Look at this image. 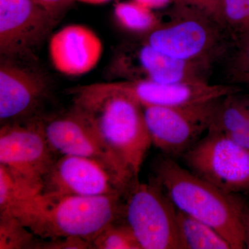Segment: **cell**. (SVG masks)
<instances>
[{
	"mask_svg": "<svg viewBox=\"0 0 249 249\" xmlns=\"http://www.w3.org/2000/svg\"><path fill=\"white\" fill-rule=\"evenodd\" d=\"M123 194L100 196H45L24 199L11 211L42 240L77 237L88 241L120 219Z\"/></svg>",
	"mask_w": 249,
	"mask_h": 249,
	"instance_id": "cell-1",
	"label": "cell"
},
{
	"mask_svg": "<svg viewBox=\"0 0 249 249\" xmlns=\"http://www.w3.org/2000/svg\"><path fill=\"white\" fill-rule=\"evenodd\" d=\"M154 170L177 209L213 228L231 249H246L243 212L247 201L242 195L222 191L167 156L157 160Z\"/></svg>",
	"mask_w": 249,
	"mask_h": 249,
	"instance_id": "cell-2",
	"label": "cell"
},
{
	"mask_svg": "<svg viewBox=\"0 0 249 249\" xmlns=\"http://www.w3.org/2000/svg\"><path fill=\"white\" fill-rule=\"evenodd\" d=\"M144 41L173 58L213 66L231 52L235 39L209 15L174 2L168 19L161 20Z\"/></svg>",
	"mask_w": 249,
	"mask_h": 249,
	"instance_id": "cell-3",
	"label": "cell"
},
{
	"mask_svg": "<svg viewBox=\"0 0 249 249\" xmlns=\"http://www.w3.org/2000/svg\"><path fill=\"white\" fill-rule=\"evenodd\" d=\"M73 107L86 114L105 143L138 178L152 145L143 107L121 94L73 100Z\"/></svg>",
	"mask_w": 249,
	"mask_h": 249,
	"instance_id": "cell-4",
	"label": "cell"
},
{
	"mask_svg": "<svg viewBox=\"0 0 249 249\" xmlns=\"http://www.w3.org/2000/svg\"><path fill=\"white\" fill-rule=\"evenodd\" d=\"M120 219L142 249H182L176 207L155 177L148 183L134 178L126 188Z\"/></svg>",
	"mask_w": 249,
	"mask_h": 249,
	"instance_id": "cell-5",
	"label": "cell"
},
{
	"mask_svg": "<svg viewBox=\"0 0 249 249\" xmlns=\"http://www.w3.org/2000/svg\"><path fill=\"white\" fill-rule=\"evenodd\" d=\"M57 154L46 137L42 118L1 125L0 165L34 194L40 193Z\"/></svg>",
	"mask_w": 249,
	"mask_h": 249,
	"instance_id": "cell-6",
	"label": "cell"
},
{
	"mask_svg": "<svg viewBox=\"0 0 249 249\" xmlns=\"http://www.w3.org/2000/svg\"><path fill=\"white\" fill-rule=\"evenodd\" d=\"M240 90L235 85H213L208 81L159 83L124 80L76 87L74 93L81 99L121 94L132 98L142 107H178L219 99Z\"/></svg>",
	"mask_w": 249,
	"mask_h": 249,
	"instance_id": "cell-7",
	"label": "cell"
},
{
	"mask_svg": "<svg viewBox=\"0 0 249 249\" xmlns=\"http://www.w3.org/2000/svg\"><path fill=\"white\" fill-rule=\"evenodd\" d=\"M182 158L190 171L222 191L249 194V151L222 132L209 129Z\"/></svg>",
	"mask_w": 249,
	"mask_h": 249,
	"instance_id": "cell-8",
	"label": "cell"
},
{
	"mask_svg": "<svg viewBox=\"0 0 249 249\" xmlns=\"http://www.w3.org/2000/svg\"><path fill=\"white\" fill-rule=\"evenodd\" d=\"M222 98L178 107H142L152 145L170 158L182 157L211 128Z\"/></svg>",
	"mask_w": 249,
	"mask_h": 249,
	"instance_id": "cell-9",
	"label": "cell"
},
{
	"mask_svg": "<svg viewBox=\"0 0 249 249\" xmlns=\"http://www.w3.org/2000/svg\"><path fill=\"white\" fill-rule=\"evenodd\" d=\"M43 127L49 144L57 153L96 160L126 184L137 178L105 143L86 114L77 108L63 115L43 119Z\"/></svg>",
	"mask_w": 249,
	"mask_h": 249,
	"instance_id": "cell-10",
	"label": "cell"
},
{
	"mask_svg": "<svg viewBox=\"0 0 249 249\" xmlns=\"http://www.w3.org/2000/svg\"><path fill=\"white\" fill-rule=\"evenodd\" d=\"M212 66L173 58L156 50L145 41L121 46L109 70L124 80H149L159 83L208 81Z\"/></svg>",
	"mask_w": 249,
	"mask_h": 249,
	"instance_id": "cell-11",
	"label": "cell"
},
{
	"mask_svg": "<svg viewBox=\"0 0 249 249\" xmlns=\"http://www.w3.org/2000/svg\"><path fill=\"white\" fill-rule=\"evenodd\" d=\"M129 184L96 160L62 155L46 174L39 194L86 196L120 195Z\"/></svg>",
	"mask_w": 249,
	"mask_h": 249,
	"instance_id": "cell-12",
	"label": "cell"
},
{
	"mask_svg": "<svg viewBox=\"0 0 249 249\" xmlns=\"http://www.w3.org/2000/svg\"><path fill=\"white\" fill-rule=\"evenodd\" d=\"M58 19L34 0H0V52L14 58L30 53Z\"/></svg>",
	"mask_w": 249,
	"mask_h": 249,
	"instance_id": "cell-13",
	"label": "cell"
},
{
	"mask_svg": "<svg viewBox=\"0 0 249 249\" xmlns=\"http://www.w3.org/2000/svg\"><path fill=\"white\" fill-rule=\"evenodd\" d=\"M49 91L47 80L41 73L1 56L0 65L1 124L36 117L35 113Z\"/></svg>",
	"mask_w": 249,
	"mask_h": 249,
	"instance_id": "cell-14",
	"label": "cell"
},
{
	"mask_svg": "<svg viewBox=\"0 0 249 249\" xmlns=\"http://www.w3.org/2000/svg\"><path fill=\"white\" fill-rule=\"evenodd\" d=\"M49 49L54 67L68 76L91 71L103 53L101 39L89 28L79 24L67 26L54 34Z\"/></svg>",
	"mask_w": 249,
	"mask_h": 249,
	"instance_id": "cell-15",
	"label": "cell"
},
{
	"mask_svg": "<svg viewBox=\"0 0 249 249\" xmlns=\"http://www.w3.org/2000/svg\"><path fill=\"white\" fill-rule=\"evenodd\" d=\"M239 92L231 93L222 98L213 124L210 129L222 132L236 144L249 151L247 95H240Z\"/></svg>",
	"mask_w": 249,
	"mask_h": 249,
	"instance_id": "cell-16",
	"label": "cell"
},
{
	"mask_svg": "<svg viewBox=\"0 0 249 249\" xmlns=\"http://www.w3.org/2000/svg\"><path fill=\"white\" fill-rule=\"evenodd\" d=\"M177 222L182 249H231L213 228L178 209Z\"/></svg>",
	"mask_w": 249,
	"mask_h": 249,
	"instance_id": "cell-17",
	"label": "cell"
},
{
	"mask_svg": "<svg viewBox=\"0 0 249 249\" xmlns=\"http://www.w3.org/2000/svg\"><path fill=\"white\" fill-rule=\"evenodd\" d=\"M114 14L120 27L139 35H148L161 22V19L152 10L147 9L134 0L116 3Z\"/></svg>",
	"mask_w": 249,
	"mask_h": 249,
	"instance_id": "cell-18",
	"label": "cell"
},
{
	"mask_svg": "<svg viewBox=\"0 0 249 249\" xmlns=\"http://www.w3.org/2000/svg\"><path fill=\"white\" fill-rule=\"evenodd\" d=\"M40 237L9 213H0V249H36Z\"/></svg>",
	"mask_w": 249,
	"mask_h": 249,
	"instance_id": "cell-19",
	"label": "cell"
},
{
	"mask_svg": "<svg viewBox=\"0 0 249 249\" xmlns=\"http://www.w3.org/2000/svg\"><path fill=\"white\" fill-rule=\"evenodd\" d=\"M91 245V249H142L128 226L121 219L104 228Z\"/></svg>",
	"mask_w": 249,
	"mask_h": 249,
	"instance_id": "cell-20",
	"label": "cell"
},
{
	"mask_svg": "<svg viewBox=\"0 0 249 249\" xmlns=\"http://www.w3.org/2000/svg\"><path fill=\"white\" fill-rule=\"evenodd\" d=\"M219 23L235 39L249 29L246 0H221Z\"/></svg>",
	"mask_w": 249,
	"mask_h": 249,
	"instance_id": "cell-21",
	"label": "cell"
},
{
	"mask_svg": "<svg viewBox=\"0 0 249 249\" xmlns=\"http://www.w3.org/2000/svg\"><path fill=\"white\" fill-rule=\"evenodd\" d=\"M229 60V75L232 83L249 86V29L237 36Z\"/></svg>",
	"mask_w": 249,
	"mask_h": 249,
	"instance_id": "cell-22",
	"label": "cell"
},
{
	"mask_svg": "<svg viewBox=\"0 0 249 249\" xmlns=\"http://www.w3.org/2000/svg\"><path fill=\"white\" fill-rule=\"evenodd\" d=\"M36 195L0 165V213L9 212L21 201Z\"/></svg>",
	"mask_w": 249,
	"mask_h": 249,
	"instance_id": "cell-23",
	"label": "cell"
},
{
	"mask_svg": "<svg viewBox=\"0 0 249 249\" xmlns=\"http://www.w3.org/2000/svg\"><path fill=\"white\" fill-rule=\"evenodd\" d=\"M91 249V243L77 237H60L52 240L40 238L36 249Z\"/></svg>",
	"mask_w": 249,
	"mask_h": 249,
	"instance_id": "cell-24",
	"label": "cell"
},
{
	"mask_svg": "<svg viewBox=\"0 0 249 249\" xmlns=\"http://www.w3.org/2000/svg\"><path fill=\"white\" fill-rule=\"evenodd\" d=\"M174 2L196 8L219 23L221 0H174Z\"/></svg>",
	"mask_w": 249,
	"mask_h": 249,
	"instance_id": "cell-25",
	"label": "cell"
},
{
	"mask_svg": "<svg viewBox=\"0 0 249 249\" xmlns=\"http://www.w3.org/2000/svg\"><path fill=\"white\" fill-rule=\"evenodd\" d=\"M37 4L47 10L54 18L58 19L73 0H34Z\"/></svg>",
	"mask_w": 249,
	"mask_h": 249,
	"instance_id": "cell-26",
	"label": "cell"
},
{
	"mask_svg": "<svg viewBox=\"0 0 249 249\" xmlns=\"http://www.w3.org/2000/svg\"><path fill=\"white\" fill-rule=\"evenodd\" d=\"M147 9L152 10L163 9L174 2V0H134Z\"/></svg>",
	"mask_w": 249,
	"mask_h": 249,
	"instance_id": "cell-27",
	"label": "cell"
},
{
	"mask_svg": "<svg viewBox=\"0 0 249 249\" xmlns=\"http://www.w3.org/2000/svg\"><path fill=\"white\" fill-rule=\"evenodd\" d=\"M243 228L245 232V247L249 249V203L246 204L243 212Z\"/></svg>",
	"mask_w": 249,
	"mask_h": 249,
	"instance_id": "cell-28",
	"label": "cell"
},
{
	"mask_svg": "<svg viewBox=\"0 0 249 249\" xmlns=\"http://www.w3.org/2000/svg\"><path fill=\"white\" fill-rule=\"evenodd\" d=\"M78 1L87 3V4H101L107 2V1H110V0H78Z\"/></svg>",
	"mask_w": 249,
	"mask_h": 249,
	"instance_id": "cell-29",
	"label": "cell"
},
{
	"mask_svg": "<svg viewBox=\"0 0 249 249\" xmlns=\"http://www.w3.org/2000/svg\"><path fill=\"white\" fill-rule=\"evenodd\" d=\"M247 121H248V125L249 128V96L247 93Z\"/></svg>",
	"mask_w": 249,
	"mask_h": 249,
	"instance_id": "cell-30",
	"label": "cell"
},
{
	"mask_svg": "<svg viewBox=\"0 0 249 249\" xmlns=\"http://www.w3.org/2000/svg\"><path fill=\"white\" fill-rule=\"evenodd\" d=\"M247 1V7H248L249 14V0H246Z\"/></svg>",
	"mask_w": 249,
	"mask_h": 249,
	"instance_id": "cell-31",
	"label": "cell"
},
{
	"mask_svg": "<svg viewBox=\"0 0 249 249\" xmlns=\"http://www.w3.org/2000/svg\"><path fill=\"white\" fill-rule=\"evenodd\" d=\"M247 88H248V90H249L248 95H249V87H247Z\"/></svg>",
	"mask_w": 249,
	"mask_h": 249,
	"instance_id": "cell-32",
	"label": "cell"
}]
</instances>
